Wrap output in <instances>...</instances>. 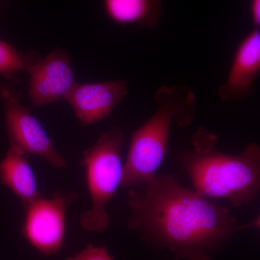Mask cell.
Returning <instances> with one entry per match:
<instances>
[{"label": "cell", "mask_w": 260, "mask_h": 260, "mask_svg": "<svg viewBox=\"0 0 260 260\" xmlns=\"http://www.w3.org/2000/svg\"><path fill=\"white\" fill-rule=\"evenodd\" d=\"M27 155L18 147L10 145L0 161V181L18 197L24 207L42 197Z\"/></svg>", "instance_id": "cell-10"}, {"label": "cell", "mask_w": 260, "mask_h": 260, "mask_svg": "<svg viewBox=\"0 0 260 260\" xmlns=\"http://www.w3.org/2000/svg\"><path fill=\"white\" fill-rule=\"evenodd\" d=\"M75 192L40 197L25 208L22 234L32 248L46 256L60 250L66 234L67 210L76 201Z\"/></svg>", "instance_id": "cell-6"}, {"label": "cell", "mask_w": 260, "mask_h": 260, "mask_svg": "<svg viewBox=\"0 0 260 260\" xmlns=\"http://www.w3.org/2000/svg\"><path fill=\"white\" fill-rule=\"evenodd\" d=\"M125 140L122 131L114 126L102 133L95 143L83 154L91 207L82 214L80 223L89 232L103 233L110 225L107 208L121 186L124 164L121 151Z\"/></svg>", "instance_id": "cell-4"}, {"label": "cell", "mask_w": 260, "mask_h": 260, "mask_svg": "<svg viewBox=\"0 0 260 260\" xmlns=\"http://www.w3.org/2000/svg\"><path fill=\"white\" fill-rule=\"evenodd\" d=\"M154 99L158 109L132 135L121 183L127 189L145 185L156 177L167 155L172 123L184 127L196 115L195 94L186 85H162Z\"/></svg>", "instance_id": "cell-3"}, {"label": "cell", "mask_w": 260, "mask_h": 260, "mask_svg": "<svg viewBox=\"0 0 260 260\" xmlns=\"http://www.w3.org/2000/svg\"><path fill=\"white\" fill-rule=\"evenodd\" d=\"M128 93V82L77 84L67 100L80 124L88 126L106 119Z\"/></svg>", "instance_id": "cell-9"}, {"label": "cell", "mask_w": 260, "mask_h": 260, "mask_svg": "<svg viewBox=\"0 0 260 260\" xmlns=\"http://www.w3.org/2000/svg\"><path fill=\"white\" fill-rule=\"evenodd\" d=\"M67 260H114L107 248L88 244L85 249Z\"/></svg>", "instance_id": "cell-13"}, {"label": "cell", "mask_w": 260, "mask_h": 260, "mask_svg": "<svg viewBox=\"0 0 260 260\" xmlns=\"http://www.w3.org/2000/svg\"><path fill=\"white\" fill-rule=\"evenodd\" d=\"M28 94L32 104L39 107L68 99L76 86L69 54L61 49L51 51L29 72Z\"/></svg>", "instance_id": "cell-7"}, {"label": "cell", "mask_w": 260, "mask_h": 260, "mask_svg": "<svg viewBox=\"0 0 260 260\" xmlns=\"http://www.w3.org/2000/svg\"><path fill=\"white\" fill-rule=\"evenodd\" d=\"M103 10L116 25L151 30L160 23L162 3V0H103Z\"/></svg>", "instance_id": "cell-11"}, {"label": "cell", "mask_w": 260, "mask_h": 260, "mask_svg": "<svg viewBox=\"0 0 260 260\" xmlns=\"http://www.w3.org/2000/svg\"><path fill=\"white\" fill-rule=\"evenodd\" d=\"M218 135L204 126L191 138V148L178 155L194 190L208 199H222L235 207L251 204L260 191V146L250 143L231 155L217 148Z\"/></svg>", "instance_id": "cell-2"}, {"label": "cell", "mask_w": 260, "mask_h": 260, "mask_svg": "<svg viewBox=\"0 0 260 260\" xmlns=\"http://www.w3.org/2000/svg\"><path fill=\"white\" fill-rule=\"evenodd\" d=\"M249 14L254 28H259L260 25V0H250Z\"/></svg>", "instance_id": "cell-14"}, {"label": "cell", "mask_w": 260, "mask_h": 260, "mask_svg": "<svg viewBox=\"0 0 260 260\" xmlns=\"http://www.w3.org/2000/svg\"><path fill=\"white\" fill-rule=\"evenodd\" d=\"M42 58L37 53H23L0 39V75L12 80L20 70L29 72Z\"/></svg>", "instance_id": "cell-12"}, {"label": "cell", "mask_w": 260, "mask_h": 260, "mask_svg": "<svg viewBox=\"0 0 260 260\" xmlns=\"http://www.w3.org/2000/svg\"><path fill=\"white\" fill-rule=\"evenodd\" d=\"M260 71V31L254 28L236 49L227 78L217 90L224 102H240L254 93Z\"/></svg>", "instance_id": "cell-8"}, {"label": "cell", "mask_w": 260, "mask_h": 260, "mask_svg": "<svg viewBox=\"0 0 260 260\" xmlns=\"http://www.w3.org/2000/svg\"><path fill=\"white\" fill-rule=\"evenodd\" d=\"M126 203L128 229L177 260H212L238 232L259 225V219L240 225L227 208L186 189L170 174L157 175L143 190L130 189Z\"/></svg>", "instance_id": "cell-1"}, {"label": "cell", "mask_w": 260, "mask_h": 260, "mask_svg": "<svg viewBox=\"0 0 260 260\" xmlns=\"http://www.w3.org/2000/svg\"><path fill=\"white\" fill-rule=\"evenodd\" d=\"M0 97L5 109V124L10 145L26 155L47 160L55 169L67 168V161L49 138L44 126L28 107L20 102L16 91L8 85L0 86Z\"/></svg>", "instance_id": "cell-5"}]
</instances>
